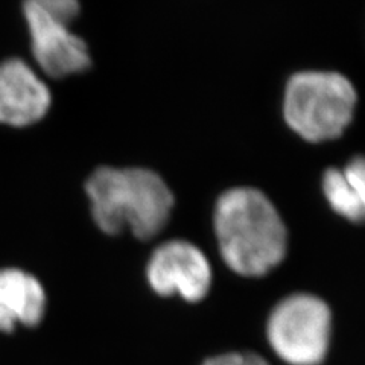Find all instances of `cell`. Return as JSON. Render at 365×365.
Here are the masks:
<instances>
[{"mask_svg":"<svg viewBox=\"0 0 365 365\" xmlns=\"http://www.w3.org/2000/svg\"><path fill=\"white\" fill-rule=\"evenodd\" d=\"M355 107V87L336 72H300L284 91V119L307 142L336 139L350 125Z\"/></svg>","mask_w":365,"mask_h":365,"instance_id":"3","label":"cell"},{"mask_svg":"<svg viewBox=\"0 0 365 365\" xmlns=\"http://www.w3.org/2000/svg\"><path fill=\"white\" fill-rule=\"evenodd\" d=\"M29 2L66 25H71L79 14L78 0H29Z\"/></svg>","mask_w":365,"mask_h":365,"instance_id":"11","label":"cell"},{"mask_svg":"<svg viewBox=\"0 0 365 365\" xmlns=\"http://www.w3.org/2000/svg\"><path fill=\"white\" fill-rule=\"evenodd\" d=\"M34 58L52 78H64L86 71L90 66L87 44L68 29L66 23L43 13L29 0L23 2Z\"/></svg>","mask_w":365,"mask_h":365,"instance_id":"6","label":"cell"},{"mask_svg":"<svg viewBox=\"0 0 365 365\" xmlns=\"http://www.w3.org/2000/svg\"><path fill=\"white\" fill-rule=\"evenodd\" d=\"M51 101L48 86L25 61L0 63V123L28 127L46 116Z\"/></svg>","mask_w":365,"mask_h":365,"instance_id":"7","label":"cell"},{"mask_svg":"<svg viewBox=\"0 0 365 365\" xmlns=\"http://www.w3.org/2000/svg\"><path fill=\"white\" fill-rule=\"evenodd\" d=\"M324 195L339 216L350 222H362L365 213V163L353 158L344 169H327L323 177Z\"/></svg>","mask_w":365,"mask_h":365,"instance_id":"9","label":"cell"},{"mask_svg":"<svg viewBox=\"0 0 365 365\" xmlns=\"http://www.w3.org/2000/svg\"><path fill=\"white\" fill-rule=\"evenodd\" d=\"M220 264L241 279H262L289 255V233L264 193L236 187L222 193L213 216Z\"/></svg>","mask_w":365,"mask_h":365,"instance_id":"1","label":"cell"},{"mask_svg":"<svg viewBox=\"0 0 365 365\" xmlns=\"http://www.w3.org/2000/svg\"><path fill=\"white\" fill-rule=\"evenodd\" d=\"M276 359L256 351H228L205 359L202 365H279Z\"/></svg>","mask_w":365,"mask_h":365,"instance_id":"10","label":"cell"},{"mask_svg":"<svg viewBox=\"0 0 365 365\" xmlns=\"http://www.w3.org/2000/svg\"><path fill=\"white\" fill-rule=\"evenodd\" d=\"M48 312L44 283L21 268L0 269V332L37 329Z\"/></svg>","mask_w":365,"mask_h":365,"instance_id":"8","label":"cell"},{"mask_svg":"<svg viewBox=\"0 0 365 365\" xmlns=\"http://www.w3.org/2000/svg\"><path fill=\"white\" fill-rule=\"evenodd\" d=\"M334 315L311 292H292L272 307L265 326L271 355L283 365H322L330 351Z\"/></svg>","mask_w":365,"mask_h":365,"instance_id":"4","label":"cell"},{"mask_svg":"<svg viewBox=\"0 0 365 365\" xmlns=\"http://www.w3.org/2000/svg\"><path fill=\"white\" fill-rule=\"evenodd\" d=\"M145 279L160 299L197 304L212 289L213 267L200 245L175 237L151 250L145 265Z\"/></svg>","mask_w":365,"mask_h":365,"instance_id":"5","label":"cell"},{"mask_svg":"<svg viewBox=\"0 0 365 365\" xmlns=\"http://www.w3.org/2000/svg\"><path fill=\"white\" fill-rule=\"evenodd\" d=\"M91 216L107 236L130 232L150 242L165 230L174 195L162 177L142 168H99L86 182Z\"/></svg>","mask_w":365,"mask_h":365,"instance_id":"2","label":"cell"}]
</instances>
